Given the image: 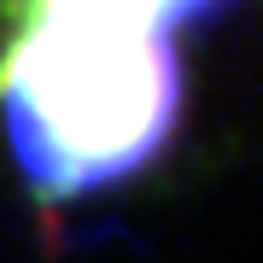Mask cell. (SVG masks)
I'll list each match as a JSON object with an SVG mask.
<instances>
[{"label": "cell", "mask_w": 263, "mask_h": 263, "mask_svg": "<svg viewBox=\"0 0 263 263\" xmlns=\"http://www.w3.org/2000/svg\"><path fill=\"white\" fill-rule=\"evenodd\" d=\"M6 135L24 176L70 199L129 176L164 146L181 105L170 35L88 18H29L0 70Z\"/></svg>", "instance_id": "cell-1"}, {"label": "cell", "mask_w": 263, "mask_h": 263, "mask_svg": "<svg viewBox=\"0 0 263 263\" xmlns=\"http://www.w3.org/2000/svg\"><path fill=\"white\" fill-rule=\"evenodd\" d=\"M222 0H35V18H88V24H123V29H152L170 35L176 24L205 18Z\"/></svg>", "instance_id": "cell-2"}]
</instances>
